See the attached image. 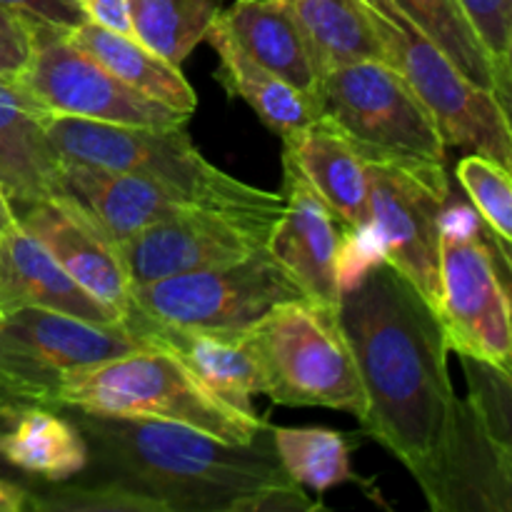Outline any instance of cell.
<instances>
[{"mask_svg": "<svg viewBox=\"0 0 512 512\" xmlns=\"http://www.w3.org/2000/svg\"><path fill=\"white\" fill-rule=\"evenodd\" d=\"M88 445V463L63 483H35L43 512H315L285 473L265 420L250 443L190 425L63 408Z\"/></svg>", "mask_w": 512, "mask_h": 512, "instance_id": "obj_1", "label": "cell"}, {"mask_svg": "<svg viewBox=\"0 0 512 512\" xmlns=\"http://www.w3.org/2000/svg\"><path fill=\"white\" fill-rule=\"evenodd\" d=\"M335 323L363 383L360 428L420 480L458 400L440 315L393 265L368 258L343 275Z\"/></svg>", "mask_w": 512, "mask_h": 512, "instance_id": "obj_2", "label": "cell"}, {"mask_svg": "<svg viewBox=\"0 0 512 512\" xmlns=\"http://www.w3.org/2000/svg\"><path fill=\"white\" fill-rule=\"evenodd\" d=\"M318 110L360 158L395 165L450 198L448 143L438 120L385 60L325 70Z\"/></svg>", "mask_w": 512, "mask_h": 512, "instance_id": "obj_3", "label": "cell"}, {"mask_svg": "<svg viewBox=\"0 0 512 512\" xmlns=\"http://www.w3.org/2000/svg\"><path fill=\"white\" fill-rule=\"evenodd\" d=\"M185 125L188 123L145 128V125H113L55 113L43 118L45 135L60 158L140 175L200 208H283L285 203L280 193L253 188L208 163L193 145Z\"/></svg>", "mask_w": 512, "mask_h": 512, "instance_id": "obj_4", "label": "cell"}, {"mask_svg": "<svg viewBox=\"0 0 512 512\" xmlns=\"http://www.w3.org/2000/svg\"><path fill=\"white\" fill-rule=\"evenodd\" d=\"M60 405L98 415L170 420L228 443H250L265 423L220 403L180 360L155 348L73 370L60 383L55 408Z\"/></svg>", "mask_w": 512, "mask_h": 512, "instance_id": "obj_5", "label": "cell"}, {"mask_svg": "<svg viewBox=\"0 0 512 512\" xmlns=\"http://www.w3.org/2000/svg\"><path fill=\"white\" fill-rule=\"evenodd\" d=\"M265 393L290 408H333L363 418L365 393L333 310L310 300L275 305L245 330Z\"/></svg>", "mask_w": 512, "mask_h": 512, "instance_id": "obj_6", "label": "cell"}, {"mask_svg": "<svg viewBox=\"0 0 512 512\" xmlns=\"http://www.w3.org/2000/svg\"><path fill=\"white\" fill-rule=\"evenodd\" d=\"M383 60L428 105L445 143L483 153L512 168L510 113L493 93L470 83L448 55L405 18L393 0H360Z\"/></svg>", "mask_w": 512, "mask_h": 512, "instance_id": "obj_7", "label": "cell"}, {"mask_svg": "<svg viewBox=\"0 0 512 512\" xmlns=\"http://www.w3.org/2000/svg\"><path fill=\"white\" fill-rule=\"evenodd\" d=\"M303 298L300 285L268 245L238 263L130 288V308L138 313L178 328L223 335H243L275 305Z\"/></svg>", "mask_w": 512, "mask_h": 512, "instance_id": "obj_8", "label": "cell"}, {"mask_svg": "<svg viewBox=\"0 0 512 512\" xmlns=\"http://www.w3.org/2000/svg\"><path fill=\"white\" fill-rule=\"evenodd\" d=\"M440 323L448 348L510 370L512 328L508 285L480 233V220L455 205L440 233Z\"/></svg>", "mask_w": 512, "mask_h": 512, "instance_id": "obj_9", "label": "cell"}, {"mask_svg": "<svg viewBox=\"0 0 512 512\" xmlns=\"http://www.w3.org/2000/svg\"><path fill=\"white\" fill-rule=\"evenodd\" d=\"M145 348L123 323L103 325L53 310L0 315V385L35 405L55 408L60 383L73 370Z\"/></svg>", "mask_w": 512, "mask_h": 512, "instance_id": "obj_10", "label": "cell"}, {"mask_svg": "<svg viewBox=\"0 0 512 512\" xmlns=\"http://www.w3.org/2000/svg\"><path fill=\"white\" fill-rule=\"evenodd\" d=\"M30 30L33 53L18 83L50 113L145 128H168L190 120L180 110L135 93L75 45L65 28L30 18Z\"/></svg>", "mask_w": 512, "mask_h": 512, "instance_id": "obj_11", "label": "cell"}, {"mask_svg": "<svg viewBox=\"0 0 512 512\" xmlns=\"http://www.w3.org/2000/svg\"><path fill=\"white\" fill-rule=\"evenodd\" d=\"M285 208V205H283ZM280 210L193 208L113 243L130 288L238 263L265 248Z\"/></svg>", "mask_w": 512, "mask_h": 512, "instance_id": "obj_12", "label": "cell"}, {"mask_svg": "<svg viewBox=\"0 0 512 512\" xmlns=\"http://www.w3.org/2000/svg\"><path fill=\"white\" fill-rule=\"evenodd\" d=\"M368 238L440 315V233L448 198L395 165L365 160Z\"/></svg>", "mask_w": 512, "mask_h": 512, "instance_id": "obj_13", "label": "cell"}, {"mask_svg": "<svg viewBox=\"0 0 512 512\" xmlns=\"http://www.w3.org/2000/svg\"><path fill=\"white\" fill-rule=\"evenodd\" d=\"M283 215L268 250L300 285L305 298L325 310L338 308L343 258L353 230L325 205L293 160L283 153Z\"/></svg>", "mask_w": 512, "mask_h": 512, "instance_id": "obj_14", "label": "cell"}, {"mask_svg": "<svg viewBox=\"0 0 512 512\" xmlns=\"http://www.w3.org/2000/svg\"><path fill=\"white\" fill-rule=\"evenodd\" d=\"M418 485L435 512H510L512 450L458 398L438 455Z\"/></svg>", "mask_w": 512, "mask_h": 512, "instance_id": "obj_15", "label": "cell"}, {"mask_svg": "<svg viewBox=\"0 0 512 512\" xmlns=\"http://www.w3.org/2000/svg\"><path fill=\"white\" fill-rule=\"evenodd\" d=\"M53 200L75 210L110 243L193 208L153 180L73 158H60Z\"/></svg>", "mask_w": 512, "mask_h": 512, "instance_id": "obj_16", "label": "cell"}, {"mask_svg": "<svg viewBox=\"0 0 512 512\" xmlns=\"http://www.w3.org/2000/svg\"><path fill=\"white\" fill-rule=\"evenodd\" d=\"M125 325L145 348L165 350L220 403L230 405L248 418H258L253 398L265 393L263 370L245 335L208 333L160 323L130 308Z\"/></svg>", "mask_w": 512, "mask_h": 512, "instance_id": "obj_17", "label": "cell"}, {"mask_svg": "<svg viewBox=\"0 0 512 512\" xmlns=\"http://www.w3.org/2000/svg\"><path fill=\"white\" fill-rule=\"evenodd\" d=\"M15 223L33 235L55 263L93 298L125 318L130 310V283L113 243L75 210L53 198L13 208Z\"/></svg>", "mask_w": 512, "mask_h": 512, "instance_id": "obj_18", "label": "cell"}, {"mask_svg": "<svg viewBox=\"0 0 512 512\" xmlns=\"http://www.w3.org/2000/svg\"><path fill=\"white\" fill-rule=\"evenodd\" d=\"M23 308L53 310L88 323H123V315L85 293L53 255L18 223L0 233V315Z\"/></svg>", "mask_w": 512, "mask_h": 512, "instance_id": "obj_19", "label": "cell"}, {"mask_svg": "<svg viewBox=\"0 0 512 512\" xmlns=\"http://www.w3.org/2000/svg\"><path fill=\"white\" fill-rule=\"evenodd\" d=\"M48 113L18 80L0 78V190L10 208L53 198L60 158L43 130Z\"/></svg>", "mask_w": 512, "mask_h": 512, "instance_id": "obj_20", "label": "cell"}, {"mask_svg": "<svg viewBox=\"0 0 512 512\" xmlns=\"http://www.w3.org/2000/svg\"><path fill=\"white\" fill-rule=\"evenodd\" d=\"M218 20L250 58L318 105L323 73L285 0H235Z\"/></svg>", "mask_w": 512, "mask_h": 512, "instance_id": "obj_21", "label": "cell"}, {"mask_svg": "<svg viewBox=\"0 0 512 512\" xmlns=\"http://www.w3.org/2000/svg\"><path fill=\"white\" fill-rule=\"evenodd\" d=\"M295 168L303 173L325 200L330 210L353 230L355 235H368V178L365 160L350 148L348 140L338 133L323 115L305 125L293 140L283 143Z\"/></svg>", "mask_w": 512, "mask_h": 512, "instance_id": "obj_22", "label": "cell"}, {"mask_svg": "<svg viewBox=\"0 0 512 512\" xmlns=\"http://www.w3.org/2000/svg\"><path fill=\"white\" fill-rule=\"evenodd\" d=\"M205 40L213 45L220 58L215 78L225 85L230 95L243 98L253 108V113L273 133L280 135L283 143L293 140L305 125L318 118V105L298 93L293 85L285 83L283 78L263 68L258 60L250 58L220 20L210 25Z\"/></svg>", "mask_w": 512, "mask_h": 512, "instance_id": "obj_23", "label": "cell"}, {"mask_svg": "<svg viewBox=\"0 0 512 512\" xmlns=\"http://www.w3.org/2000/svg\"><path fill=\"white\" fill-rule=\"evenodd\" d=\"M68 35L75 45L93 55L103 68L130 85L135 93L193 118L198 108V95L193 85L185 80L178 65L150 53L133 35L103 28L93 20H83L73 30H68Z\"/></svg>", "mask_w": 512, "mask_h": 512, "instance_id": "obj_24", "label": "cell"}, {"mask_svg": "<svg viewBox=\"0 0 512 512\" xmlns=\"http://www.w3.org/2000/svg\"><path fill=\"white\" fill-rule=\"evenodd\" d=\"M3 455L33 483H63L88 463V445L60 408L28 405L3 440Z\"/></svg>", "mask_w": 512, "mask_h": 512, "instance_id": "obj_25", "label": "cell"}, {"mask_svg": "<svg viewBox=\"0 0 512 512\" xmlns=\"http://www.w3.org/2000/svg\"><path fill=\"white\" fill-rule=\"evenodd\" d=\"M308 38L320 73L355 60H383L360 0H285Z\"/></svg>", "mask_w": 512, "mask_h": 512, "instance_id": "obj_26", "label": "cell"}, {"mask_svg": "<svg viewBox=\"0 0 512 512\" xmlns=\"http://www.w3.org/2000/svg\"><path fill=\"white\" fill-rule=\"evenodd\" d=\"M125 8L130 35L180 68L218 20L223 0H125Z\"/></svg>", "mask_w": 512, "mask_h": 512, "instance_id": "obj_27", "label": "cell"}, {"mask_svg": "<svg viewBox=\"0 0 512 512\" xmlns=\"http://www.w3.org/2000/svg\"><path fill=\"white\" fill-rule=\"evenodd\" d=\"M273 443L285 473L313 493L323 495L345 483L368 485L350 465L353 440L330 428H280L273 425Z\"/></svg>", "mask_w": 512, "mask_h": 512, "instance_id": "obj_28", "label": "cell"}, {"mask_svg": "<svg viewBox=\"0 0 512 512\" xmlns=\"http://www.w3.org/2000/svg\"><path fill=\"white\" fill-rule=\"evenodd\" d=\"M473 85L498 98L493 63L458 0H393Z\"/></svg>", "mask_w": 512, "mask_h": 512, "instance_id": "obj_29", "label": "cell"}, {"mask_svg": "<svg viewBox=\"0 0 512 512\" xmlns=\"http://www.w3.org/2000/svg\"><path fill=\"white\" fill-rule=\"evenodd\" d=\"M460 185L473 200L480 223L488 230L493 245L503 250V260L510 265L512 243V185L510 170L490 155L470 153L455 165Z\"/></svg>", "mask_w": 512, "mask_h": 512, "instance_id": "obj_30", "label": "cell"}, {"mask_svg": "<svg viewBox=\"0 0 512 512\" xmlns=\"http://www.w3.org/2000/svg\"><path fill=\"white\" fill-rule=\"evenodd\" d=\"M488 50L493 63L498 103L510 113V78H512V0H458Z\"/></svg>", "mask_w": 512, "mask_h": 512, "instance_id": "obj_31", "label": "cell"}, {"mask_svg": "<svg viewBox=\"0 0 512 512\" xmlns=\"http://www.w3.org/2000/svg\"><path fill=\"white\" fill-rule=\"evenodd\" d=\"M463 363L465 378H468L470 395L468 403L473 405L478 418L490 430L503 448L512 450V403H510V370L490 365L485 360L458 355Z\"/></svg>", "mask_w": 512, "mask_h": 512, "instance_id": "obj_32", "label": "cell"}, {"mask_svg": "<svg viewBox=\"0 0 512 512\" xmlns=\"http://www.w3.org/2000/svg\"><path fill=\"white\" fill-rule=\"evenodd\" d=\"M33 53V30L28 15L0 5V78L18 80Z\"/></svg>", "mask_w": 512, "mask_h": 512, "instance_id": "obj_33", "label": "cell"}, {"mask_svg": "<svg viewBox=\"0 0 512 512\" xmlns=\"http://www.w3.org/2000/svg\"><path fill=\"white\" fill-rule=\"evenodd\" d=\"M0 5H5L10 10H18V13L28 15V18H40L45 23L58 25V28L65 30H73L75 25L88 20L75 0H0Z\"/></svg>", "mask_w": 512, "mask_h": 512, "instance_id": "obj_34", "label": "cell"}, {"mask_svg": "<svg viewBox=\"0 0 512 512\" xmlns=\"http://www.w3.org/2000/svg\"><path fill=\"white\" fill-rule=\"evenodd\" d=\"M28 405H33V403H28V400L18 398V395L8 393V390H5L3 385H0V478L15 480V483H23V485H28L30 490H33V485H35L33 480H28V478H25V475H20L18 470H15L13 465H10L8 460H5V455H3L5 435L10 433V428H13V425H15L18 415L23 413V410L28 408Z\"/></svg>", "mask_w": 512, "mask_h": 512, "instance_id": "obj_35", "label": "cell"}, {"mask_svg": "<svg viewBox=\"0 0 512 512\" xmlns=\"http://www.w3.org/2000/svg\"><path fill=\"white\" fill-rule=\"evenodd\" d=\"M33 505L30 488L15 480L0 478V512H25Z\"/></svg>", "mask_w": 512, "mask_h": 512, "instance_id": "obj_36", "label": "cell"}, {"mask_svg": "<svg viewBox=\"0 0 512 512\" xmlns=\"http://www.w3.org/2000/svg\"><path fill=\"white\" fill-rule=\"evenodd\" d=\"M13 223H15L13 208H10L8 198H5L3 190H0V233H5V230H8Z\"/></svg>", "mask_w": 512, "mask_h": 512, "instance_id": "obj_37", "label": "cell"}]
</instances>
